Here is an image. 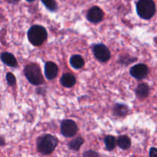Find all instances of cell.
Here are the masks:
<instances>
[{
    "mask_svg": "<svg viewBox=\"0 0 157 157\" xmlns=\"http://www.w3.org/2000/svg\"><path fill=\"white\" fill-rule=\"evenodd\" d=\"M84 140L82 137L81 136H78V137L75 138V139L72 140L68 144V147L71 150H75V151H78L80 148L81 147V146L84 144Z\"/></svg>",
    "mask_w": 157,
    "mask_h": 157,
    "instance_id": "16",
    "label": "cell"
},
{
    "mask_svg": "<svg viewBox=\"0 0 157 157\" xmlns=\"http://www.w3.org/2000/svg\"><path fill=\"white\" fill-rule=\"evenodd\" d=\"M150 157H157V148L152 147L150 150Z\"/></svg>",
    "mask_w": 157,
    "mask_h": 157,
    "instance_id": "20",
    "label": "cell"
},
{
    "mask_svg": "<svg viewBox=\"0 0 157 157\" xmlns=\"http://www.w3.org/2000/svg\"><path fill=\"white\" fill-rule=\"evenodd\" d=\"M6 1L11 4H17L19 2V0H6Z\"/></svg>",
    "mask_w": 157,
    "mask_h": 157,
    "instance_id": "22",
    "label": "cell"
},
{
    "mask_svg": "<svg viewBox=\"0 0 157 157\" xmlns=\"http://www.w3.org/2000/svg\"><path fill=\"white\" fill-rule=\"evenodd\" d=\"M1 60L5 64H6L9 67H16L18 65L16 58H15L12 54L9 53V52H3L1 55Z\"/></svg>",
    "mask_w": 157,
    "mask_h": 157,
    "instance_id": "10",
    "label": "cell"
},
{
    "mask_svg": "<svg viewBox=\"0 0 157 157\" xmlns=\"http://www.w3.org/2000/svg\"><path fill=\"white\" fill-rule=\"evenodd\" d=\"M26 1H27V2H32L35 1V0H26Z\"/></svg>",
    "mask_w": 157,
    "mask_h": 157,
    "instance_id": "23",
    "label": "cell"
},
{
    "mask_svg": "<svg viewBox=\"0 0 157 157\" xmlns=\"http://www.w3.org/2000/svg\"><path fill=\"white\" fill-rule=\"evenodd\" d=\"M136 9L138 15L144 19H150L156 13V4L153 0H139Z\"/></svg>",
    "mask_w": 157,
    "mask_h": 157,
    "instance_id": "2",
    "label": "cell"
},
{
    "mask_svg": "<svg viewBox=\"0 0 157 157\" xmlns=\"http://www.w3.org/2000/svg\"><path fill=\"white\" fill-rule=\"evenodd\" d=\"M70 64L75 69H81L84 65V60L79 55H75L71 57Z\"/></svg>",
    "mask_w": 157,
    "mask_h": 157,
    "instance_id": "12",
    "label": "cell"
},
{
    "mask_svg": "<svg viewBox=\"0 0 157 157\" xmlns=\"http://www.w3.org/2000/svg\"><path fill=\"white\" fill-rule=\"evenodd\" d=\"M58 140L50 134H44L38 138L36 142L37 150L43 155H49L55 150Z\"/></svg>",
    "mask_w": 157,
    "mask_h": 157,
    "instance_id": "1",
    "label": "cell"
},
{
    "mask_svg": "<svg viewBox=\"0 0 157 157\" xmlns=\"http://www.w3.org/2000/svg\"><path fill=\"white\" fill-rule=\"evenodd\" d=\"M78 132V126L72 120H64L61 124V133L65 137H72Z\"/></svg>",
    "mask_w": 157,
    "mask_h": 157,
    "instance_id": "5",
    "label": "cell"
},
{
    "mask_svg": "<svg viewBox=\"0 0 157 157\" xmlns=\"http://www.w3.org/2000/svg\"><path fill=\"white\" fill-rule=\"evenodd\" d=\"M58 67L54 62L48 61L44 64V75L48 80H53L58 75Z\"/></svg>",
    "mask_w": 157,
    "mask_h": 157,
    "instance_id": "9",
    "label": "cell"
},
{
    "mask_svg": "<svg viewBox=\"0 0 157 157\" xmlns=\"http://www.w3.org/2000/svg\"><path fill=\"white\" fill-rule=\"evenodd\" d=\"M104 144H105V147L107 150H112L116 147V139L114 136L108 135L104 137Z\"/></svg>",
    "mask_w": 157,
    "mask_h": 157,
    "instance_id": "17",
    "label": "cell"
},
{
    "mask_svg": "<svg viewBox=\"0 0 157 157\" xmlns=\"http://www.w3.org/2000/svg\"><path fill=\"white\" fill-rule=\"evenodd\" d=\"M93 52L95 58L101 62H106L110 58V52L106 45L98 44L94 45Z\"/></svg>",
    "mask_w": 157,
    "mask_h": 157,
    "instance_id": "6",
    "label": "cell"
},
{
    "mask_svg": "<svg viewBox=\"0 0 157 157\" xmlns=\"http://www.w3.org/2000/svg\"><path fill=\"white\" fill-rule=\"evenodd\" d=\"M61 85L64 86L65 87H71L76 83V78L74 75H71V74H64L62 75L60 80Z\"/></svg>",
    "mask_w": 157,
    "mask_h": 157,
    "instance_id": "11",
    "label": "cell"
},
{
    "mask_svg": "<svg viewBox=\"0 0 157 157\" xmlns=\"http://www.w3.org/2000/svg\"><path fill=\"white\" fill-rule=\"evenodd\" d=\"M84 156H98V153H96L94 151H92V150H89L87 153H84L83 154Z\"/></svg>",
    "mask_w": 157,
    "mask_h": 157,
    "instance_id": "21",
    "label": "cell"
},
{
    "mask_svg": "<svg viewBox=\"0 0 157 157\" xmlns=\"http://www.w3.org/2000/svg\"><path fill=\"white\" fill-rule=\"evenodd\" d=\"M6 81H7L8 84H9V85L10 86L15 85V83H16V79H15V77L13 74L9 72V73L6 74Z\"/></svg>",
    "mask_w": 157,
    "mask_h": 157,
    "instance_id": "19",
    "label": "cell"
},
{
    "mask_svg": "<svg viewBox=\"0 0 157 157\" xmlns=\"http://www.w3.org/2000/svg\"><path fill=\"white\" fill-rule=\"evenodd\" d=\"M104 12L98 6L90 8L87 13V18L90 22L98 23L104 18Z\"/></svg>",
    "mask_w": 157,
    "mask_h": 157,
    "instance_id": "8",
    "label": "cell"
},
{
    "mask_svg": "<svg viewBox=\"0 0 157 157\" xmlns=\"http://www.w3.org/2000/svg\"><path fill=\"white\" fill-rule=\"evenodd\" d=\"M130 73L131 76H133L136 79L142 80L148 75L149 68L146 64H137L130 68Z\"/></svg>",
    "mask_w": 157,
    "mask_h": 157,
    "instance_id": "7",
    "label": "cell"
},
{
    "mask_svg": "<svg viewBox=\"0 0 157 157\" xmlns=\"http://www.w3.org/2000/svg\"><path fill=\"white\" fill-rule=\"evenodd\" d=\"M48 37L46 29L41 25H33L28 31L29 41L34 46H40L44 43Z\"/></svg>",
    "mask_w": 157,
    "mask_h": 157,
    "instance_id": "3",
    "label": "cell"
},
{
    "mask_svg": "<svg viewBox=\"0 0 157 157\" xmlns=\"http://www.w3.org/2000/svg\"><path fill=\"white\" fill-rule=\"evenodd\" d=\"M155 41H156V43H157V37L156 38H155Z\"/></svg>",
    "mask_w": 157,
    "mask_h": 157,
    "instance_id": "24",
    "label": "cell"
},
{
    "mask_svg": "<svg viewBox=\"0 0 157 157\" xmlns=\"http://www.w3.org/2000/svg\"><path fill=\"white\" fill-rule=\"evenodd\" d=\"M129 107L124 104H116L113 107V113L117 117H124L128 113Z\"/></svg>",
    "mask_w": 157,
    "mask_h": 157,
    "instance_id": "14",
    "label": "cell"
},
{
    "mask_svg": "<svg viewBox=\"0 0 157 157\" xmlns=\"http://www.w3.org/2000/svg\"><path fill=\"white\" fill-rule=\"evenodd\" d=\"M41 1L44 6L52 12H55L58 9V5L55 0H41Z\"/></svg>",
    "mask_w": 157,
    "mask_h": 157,
    "instance_id": "18",
    "label": "cell"
},
{
    "mask_svg": "<svg viewBox=\"0 0 157 157\" xmlns=\"http://www.w3.org/2000/svg\"><path fill=\"white\" fill-rule=\"evenodd\" d=\"M24 74L28 81L33 85H40L44 82L42 74L37 64H29L25 67Z\"/></svg>",
    "mask_w": 157,
    "mask_h": 157,
    "instance_id": "4",
    "label": "cell"
},
{
    "mask_svg": "<svg viewBox=\"0 0 157 157\" xmlns=\"http://www.w3.org/2000/svg\"><path fill=\"white\" fill-rule=\"evenodd\" d=\"M117 145L122 150H128L131 145V140L129 136H125V135L120 136L117 138Z\"/></svg>",
    "mask_w": 157,
    "mask_h": 157,
    "instance_id": "15",
    "label": "cell"
},
{
    "mask_svg": "<svg viewBox=\"0 0 157 157\" xmlns=\"http://www.w3.org/2000/svg\"><path fill=\"white\" fill-rule=\"evenodd\" d=\"M136 94L140 98H147L150 94V87L146 83H141L136 88Z\"/></svg>",
    "mask_w": 157,
    "mask_h": 157,
    "instance_id": "13",
    "label": "cell"
}]
</instances>
